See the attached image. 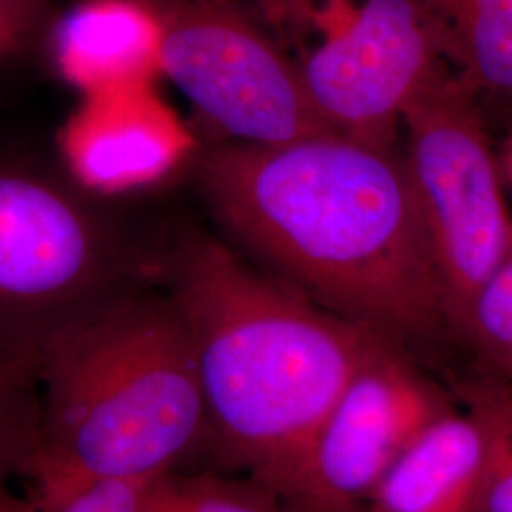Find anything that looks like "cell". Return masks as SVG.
<instances>
[{"label": "cell", "instance_id": "obj_1", "mask_svg": "<svg viewBox=\"0 0 512 512\" xmlns=\"http://www.w3.org/2000/svg\"><path fill=\"white\" fill-rule=\"evenodd\" d=\"M200 186L236 251L325 310L399 348L454 329L395 148L228 141L203 156Z\"/></svg>", "mask_w": 512, "mask_h": 512}, {"label": "cell", "instance_id": "obj_2", "mask_svg": "<svg viewBox=\"0 0 512 512\" xmlns=\"http://www.w3.org/2000/svg\"><path fill=\"white\" fill-rule=\"evenodd\" d=\"M188 330L205 408L194 469L279 490L380 336L190 232L156 266Z\"/></svg>", "mask_w": 512, "mask_h": 512}, {"label": "cell", "instance_id": "obj_3", "mask_svg": "<svg viewBox=\"0 0 512 512\" xmlns=\"http://www.w3.org/2000/svg\"><path fill=\"white\" fill-rule=\"evenodd\" d=\"M40 423L29 494L59 501L101 482L194 469L205 442L198 366L162 287L112 298L38 359Z\"/></svg>", "mask_w": 512, "mask_h": 512}, {"label": "cell", "instance_id": "obj_4", "mask_svg": "<svg viewBox=\"0 0 512 512\" xmlns=\"http://www.w3.org/2000/svg\"><path fill=\"white\" fill-rule=\"evenodd\" d=\"M152 279L156 266L71 184L0 160V351L38 365L65 330Z\"/></svg>", "mask_w": 512, "mask_h": 512}, {"label": "cell", "instance_id": "obj_5", "mask_svg": "<svg viewBox=\"0 0 512 512\" xmlns=\"http://www.w3.org/2000/svg\"><path fill=\"white\" fill-rule=\"evenodd\" d=\"M452 67L403 112V162L439 268L448 315L465 334L476 294L512 245L501 169L476 105Z\"/></svg>", "mask_w": 512, "mask_h": 512}, {"label": "cell", "instance_id": "obj_6", "mask_svg": "<svg viewBox=\"0 0 512 512\" xmlns=\"http://www.w3.org/2000/svg\"><path fill=\"white\" fill-rule=\"evenodd\" d=\"M313 42L294 59L330 129L368 147L395 148L414 95L450 67L425 0H274Z\"/></svg>", "mask_w": 512, "mask_h": 512}, {"label": "cell", "instance_id": "obj_7", "mask_svg": "<svg viewBox=\"0 0 512 512\" xmlns=\"http://www.w3.org/2000/svg\"><path fill=\"white\" fill-rule=\"evenodd\" d=\"M150 2L162 25V74L228 141L283 145L334 133L293 55L239 0Z\"/></svg>", "mask_w": 512, "mask_h": 512}, {"label": "cell", "instance_id": "obj_8", "mask_svg": "<svg viewBox=\"0 0 512 512\" xmlns=\"http://www.w3.org/2000/svg\"><path fill=\"white\" fill-rule=\"evenodd\" d=\"M403 348L378 342L330 406L277 494L298 512H363L391 465L444 414Z\"/></svg>", "mask_w": 512, "mask_h": 512}, {"label": "cell", "instance_id": "obj_9", "mask_svg": "<svg viewBox=\"0 0 512 512\" xmlns=\"http://www.w3.org/2000/svg\"><path fill=\"white\" fill-rule=\"evenodd\" d=\"M196 139L154 86L82 95L57 133L78 188L103 196L160 183L194 154Z\"/></svg>", "mask_w": 512, "mask_h": 512}, {"label": "cell", "instance_id": "obj_10", "mask_svg": "<svg viewBox=\"0 0 512 512\" xmlns=\"http://www.w3.org/2000/svg\"><path fill=\"white\" fill-rule=\"evenodd\" d=\"M42 50L82 95L154 86L164 76L162 25L150 0H84L54 16Z\"/></svg>", "mask_w": 512, "mask_h": 512}, {"label": "cell", "instance_id": "obj_11", "mask_svg": "<svg viewBox=\"0 0 512 512\" xmlns=\"http://www.w3.org/2000/svg\"><path fill=\"white\" fill-rule=\"evenodd\" d=\"M480 465L475 421L446 410L391 465L363 512H473Z\"/></svg>", "mask_w": 512, "mask_h": 512}, {"label": "cell", "instance_id": "obj_12", "mask_svg": "<svg viewBox=\"0 0 512 512\" xmlns=\"http://www.w3.org/2000/svg\"><path fill=\"white\" fill-rule=\"evenodd\" d=\"M450 67L476 93L512 103V0H425Z\"/></svg>", "mask_w": 512, "mask_h": 512}, {"label": "cell", "instance_id": "obj_13", "mask_svg": "<svg viewBox=\"0 0 512 512\" xmlns=\"http://www.w3.org/2000/svg\"><path fill=\"white\" fill-rule=\"evenodd\" d=\"M143 512H298L255 478L213 469H175L148 484Z\"/></svg>", "mask_w": 512, "mask_h": 512}, {"label": "cell", "instance_id": "obj_14", "mask_svg": "<svg viewBox=\"0 0 512 512\" xmlns=\"http://www.w3.org/2000/svg\"><path fill=\"white\" fill-rule=\"evenodd\" d=\"M465 403L482 446L473 512H512V387L492 374L476 376L465 385Z\"/></svg>", "mask_w": 512, "mask_h": 512}, {"label": "cell", "instance_id": "obj_15", "mask_svg": "<svg viewBox=\"0 0 512 512\" xmlns=\"http://www.w3.org/2000/svg\"><path fill=\"white\" fill-rule=\"evenodd\" d=\"M40 384L33 361L0 351V495L25 475L37 446Z\"/></svg>", "mask_w": 512, "mask_h": 512}, {"label": "cell", "instance_id": "obj_16", "mask_svg": "<svg viewBox=\"0 0 512 512\" xmlns=\"http://www.w3.org/2000/svg\"><path fill=\"white\" fill-rule=\"evenodd\" d=\"M465 336L475 340L512 378V245L476 294Z\"/></svg>", "mask_w": 512, "mask_h": 512}, {"label": "cell", "instance_id": "obj_17", "mask_svg": "<svg viewBox=\"0 0 512 512\" xmlns=\"http://www.w3.org/2000/svg\"><path fill=\"white\" fill-rule=\"evenodd\" d=\"M148 484L150 480L101 482L52 503L6 490L0 495V512H143Z\"/></svg>", "mask_w": 512, "mask_h": 512}, {"label": "cell", "instance_id": "obj_18", "mask_svg": "<svg viewBox=\"0 0 512 512\" xmlns=\"http://www.w3.org/2000/svg\"><path fill=\"white\" fill-rule=\"evenodd\" d=\"M54 16V0H0V73L42 50Z\"/></svg>", "mask_w": 512, "mask_h": 512}, {"label": "cell", "instance_id": "obj_19", "mask_svg": "<svg viewBox=\"0 0 512 512\" xmlns=\"http://www.w3.org/2000/svg\"><path fill=\"white\" fill-rule=\"evenodd\" d=\"M503 169H505V175L509 177V181L512 184V126L509 131V137H507V143H505V156H503Z\"/></svg>", "mask_w": 512, "mask_h": 512}]
</instances>
